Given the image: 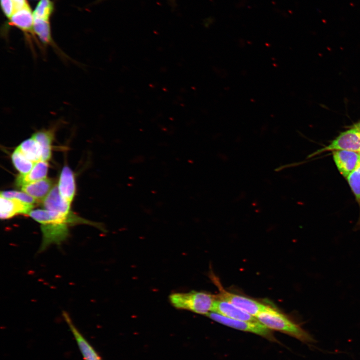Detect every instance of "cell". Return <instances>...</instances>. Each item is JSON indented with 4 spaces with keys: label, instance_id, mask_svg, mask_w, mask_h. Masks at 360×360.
<instances>
[{
    "label": "cell",
    "instance_id": "obj_1",
    "mask_svg": "<svg viewBox=\"0 0 360 360\" xmlns=\"http://www.w3.org/2000/svg\"><path fill=\"white\" fill-rule=\"evenodd\" d=\"M28 214L40 224L42 236L41 246L44 249L52 244L60 245L66 240L69 236V226L73 224H90L105 231L101 224L84 220L72 212L66 214L46 209H36L32 210Z\"/></svg>",
    "mask_w": 360,
    "mask_h": 360
},
{
    "label": "cell",
    "instance_id": "obj_2",
    "mask_svg": "<svg viewBox=\"0 0 360 360\" xmlns=\"http://www.w3.org/2000/svg\"><path fill=\"white\" fill-rule=\"evenodd\" d=\"M256 318L260 323L270 330L284 332L304 342L315 341L312 336L298 324L272 306H270Z\"/></svg>",
    "mask_w": 360,
    "mask_h": 360
},
{
    "label": "cell",
    "instance_id": "obj_3",
    "mask_svg": "<svg viewBox=\"0 0 360 360\" xmlns=\"http://www.w3.org/2000/svg\"><path fill=\"white\" fill-rule=\"evenodd\" d=\"M216 298V296L210 293L196 290L173 293L169 296L170 301L174 308L206 316L212 312Z\"/></svg>",
    "mask_w": 360,
    "mask_h": 360
},
{
    "label": "cell",
    "instance_id": "obj_4",
    "mask_svg": "<svg viewBox=\"0 0 360 360\" xmlns=\"http://www.w3.org/2000/svg\"><path fill=\"white\" fill-rule=\"evenodd\" d=\"M212 280L214 281L220 291L219 294L216 295L218 298L228 302L255 317L270 306L249 297L229 292L222 288L218 280L212 278Z\"/></svg>",
    "mask_w": 360,
    "mask_h": 360
},
{
    "label": "cell",
    "instance_id": "obj_5",
    "mask_svg": "<svg viewBox=\"0 0 360 360\" xmlns=\"http://www.w3.org/2000/svg\"><path fill=\"white\" fill-rule=\"evenodd\" d=\"M210 319L228 326L250 332L264 336L270 340H274V336L270 329L258 322H250L232 319L217 312H210L206 315Z\"/></svg>",
    "mask_w": 360,
    "mask_h": 360
},
{
    "label": "cell",
    "instance_id": "obj_6",
    "mask_svg": "<svg viewBox=\"0 0 360 360\" xmlns=\"http://www.w3.org/2000/svg\"><path fill=\"white\" fill-rule=\"evenodd\" d=\"M333 150H346L360 153V132L354 128L342 132L330 145L318 150L309 157Z\"/></svg>",
    "mask_w": 360,
    "mask_h": 360
},
{
    "label": "cell",
    "instance_id": "obj_7",
    "mask_svg": "<svg viewBox=\"0 0 360 360\" xmlns=\"http://www.w3.org/2000/svg\"><path fill=\"white\" fill-rule=\"evenodd\" d=\"M10 24L22 31L27 38L28 42L33 54H36L32 37H34L33 14L28 4L14 11L10 18Z\"/></svg>",
    "mask_w": 360,
    "mask_h": 360
},
{
    "label": "cell",
    "instance_id": "obj_8",
    "mask_svg": "<svg viewBox=\"0 0 360 360\" xmlns=\"http://www.w3.org/2000/svg\"><path fill=\"white\" fill-rule=\"evenodd\" d=\"M62 316L75 338L84 360H102L94 348L75 326L68 314L63 312Z\"/></svg>",
    "mask_w": 360,
    "mask_h": 360
},
{
    "label": "cell",
    "instance_id": "obj_9",
    "mask_svg": "<svg viewBox=\"0 0 360 360\" xmlns=\"http://www.w3.org/2000/svg\"><path fill=\"white\" fill-rule=\"evenodd\" d=\"M332 154L339 172L345 178L356 168L360 160V153L354 152L337 150Z\"/></svg>",
    "mask_w": 360,
    "mask_h": 360
},
{
    "label": "cell",
    "instance_id": "obj_10",
    "mask_svg": "<svg viewBox=\"0 0 360 360\" xmlns=\"http://www.w3.org/2000/svg\"><path fill=\"white\" fill-rule=\"evenodd\" d=\"M212 312L234 320L250 322L258 321L256 317L228 302L218 298L217 296L214 302Z\"/></svg>",
    "mask_w": 360,
    "mask_h": 360
},
{
    "label": "cell",
    "instance_id": "obj_11",
    "mask_svg": "<svg viewBox=\"0 0 360 360\" xmlns=\"http://www.w3.org/2000/svg\"><path fill=\"white\" fill-rule=\"evenodd\" d=\"M34 206L15 198H0V217L2 220L10 218L18 214H28Z\"/></svg>",
    "mask_w": 360,
    "mask_h": 360
},
{
    "label": "cell",
    "instance_id": "obj_12",
    "mask_svg": "<svg viewBox=\"0 0 360 360\" xmlns=\"http://www.w3.org/2000/svg\"><path fill=\"white\" fill-rule=\"evenodd\" d=\"M42 202V206L46 210L66 214L72 213L70 211L71 203L66 200L62 196L58 185H54Z\"/></svg>",
    "mask_w": 360,
    "mask_h": 360
},
{
    "label": "cell",
    "instance_id": "obj_13",
    "mask_svg": "<svg viewBox=\"0 0 360 360\" xmlns=\"http://www.w3.org/2000/svg\"><path fill=\"white\" fill-rule=\"evenodd\" d=\"M58 186L62 196L71 203L76 193V184L73 172L68 166L63 167Z\"/></svg>",
    "mask_w": 360,
    "mask_h": 360
},
{
    "label": "cell",
    "instance_id": "obj_14",
    "mask_svg": "<svg viewBox=\"0 0 360 360\" xmlns=\"http://www.w3.org/2000/svg\"><path fill=\"white\" fill-rule=\"evenodd\" d=\"M34 31L38 36L42 44L45 47L50 46H52L61 56L68 58L64 53L57 46L52 40L50 24L48 20L42 19L34 18Z\"/></svg>",
    "mask_w": 360,
    "mask_h": 360
},
{
    "label": "cell",
    "instance_id": "obj_15",
    "mask_svg": "<svg viewBox=\"0 0 360 360\" xmlns=\"http://www.w3.org/2000/svg\"><path fill=\"white\" fill-rule=\"evenodd\" d=\"M53 182L46 178L22 186V190L36 199L38 202H42L54 187Z\"/></svg>",
    "mask_w": 360,
    "mask_h": 360
},
{
    "label": "cell",
    "instance_id": "obj_16",
    "mask_svg": "<svg viewBox=\"0 0 360 360\" xmlns=\"http://www.w3.org/2000/svg\"><path fill=\"white\" fill-rule=\"evenodd\" d=\"M48 164V161L40 160L34 164L30 171L26 174H20L16 179L18 186L36 182L46 178Z\"/></svg>",
    "mask_w": 360,
    "mask_h": 360
},
{
    "label": "cell",
    "instance_id": "obj_17",
    "mask_svg": "<svg viewBox=\"0 0 360 360\" xmlns=\"http://www.w3.org/2000/svg\"><path fill=\"white\" fill-rule=\"evenodd\" d=\"M43 129L35 132L32 136L39 144L42 152V160L48 161L52 156V144L54 136V129Z\"/></svg>",
    "mask_w": 360,
    "mask_h": 360
},
{
    "label": "cell",
    "instance_id": "obj_18",
    "mask_svg": "<svg viewBox=\"0 0 360 360\" xmlns=\"http://www.w3.org/2000/svg\"><path fill=\"white\" fill-rule=\"evenodd\" d=\"M16 148L26 158L34 163L42 160L41 148L32 136L24 140Z\"/></svg>",
    "mask_w": 360,
    "mask_h": 360
},
{
    "label": "cell",
    "instance_id": "obj_19",
    "mask_svg": "<svg viewBox=\"0 0 360 360\" xmlns=\"http://www.w3.org/2000/svg\"><path fill=\"white\" fill-rule=\"evenodd\" d=\"M12 160L14 166L20 174L28 173L35 164L26 158L17 148L12 154Z\"/></svg>",
    "mask_w": 360,
    "mask_h": 360
},
{
    "label": "cell",
    "instance_id": "obj_20",
    "mask_svg": "<svg viewBox=\"0 0 360 360\" xmlns=\"http://www.w3.org/2000/svg\"><path fill=\"white\" fill-rule=\"evenodd\" d=\"M53 8L50 0H40L33 12L34 18L48 20Z\"/></svg>",
    "mask_w": 360,
    "mask_h": 360
},
{
    "label": "cell",
    "instance_id": "obj_21",
    "mask_svg": "<svg viewBox=\"0 0 360 360\" xmlns=\"http://www.w3.org/2000/svg\"><path fill=\"white\" fill-rule=\"evenodd\" d=\"M360 206V160L356 168L346 178Z\"/></svg>",
    "mask_w": 360,
    "mask_h": 360
},
{
    "label": "cell",
    "instance_id": "obj_22",
    "mask_svg": "<svg viewBox=\"0 0 360 360\" xmlns=\"http://www.w3.org/2000/svg\"><path fill=\"white\" fill-rule=\"evenodd\" d=\"M0 196L8 198H15L26 204L34 205L38 202L30 195L24 192L16 190L2 191L0 192Z\"/></svg>",
    "mask_w": 360,
    "mask_h": 360
},
{
    "label": "cell",
    "instance_id": "obj_23",
    "mask_svg": "<svg viewBox=\"0 0 360 360\" xmlns=\"http://www.w3.org/2000/svg\"><path fill=\"white\" fill-rule=\"evenodd\" d=\"M2 10L5 16L10 18L15 11L12 0H0Z\"/></svg>",
    "mask_w": 360,
    "mask_h": 360
},
{
    "label": "cell",
    "instance_id": "obj_24",
    "mask_svg": "<svg viewBox=\"0 0 360 360\" xmlns=\"http://www.w3.org/2000/svg\"><path fill=\"white\" fill-rule=\"evenodd\" d=\"M12 1L14 6L15 10L22 8L28 5V4L26 0H12Z\"/></svg>",
    "mask_w": 360,
    "mask_h": 360
},
{
    "label": "cell",
    "instance_id": "obj_25",
    "mask_svg": "<svg viewBox=\"0 0 360 360\" xmlns=\"http://www.w3.org/2000/svg\"><path fill=\"white\" fill-rule=\"evenodd\" d=\"M354 128H356L360 132V121L356 124L354 126Z\"/></svg>",
    "mask_w": 360,
    "mask_h": 360
},
{
    "label": "cell",
    "instance_id": "obj_26",
    "mask_svg": "<svg viewBox=\"0 0 360 360\" xmlns=\"http://www.w3.org/2000/svg\"><path fill=\"white\" fill-rule=\"evenodd\" d=\"M102 0H98V2H101V1H102Z\"/></svg>",
    "mask_w": 360,
    "mask_h": 360
}]
</instances>
